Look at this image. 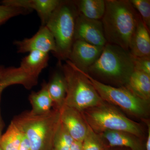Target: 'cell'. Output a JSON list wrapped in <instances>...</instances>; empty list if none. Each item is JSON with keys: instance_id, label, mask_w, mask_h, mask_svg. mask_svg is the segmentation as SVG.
<instances>
[{"instance_id": "obj_1", "label": "cell", "mask_w": 150, "mask_h": 150, "mask_svg": "<svg viewBox=\"0 0 150 150\" xmlns=\"http://www.w3.org/2000/svg\"><path fill=\"white\" fill-rule=\"evenodd\" d=\"M105 3V11L101 21L107 43L129 51L141 17L130 1L106 0Z\"/></svg>"}, {"instance_id": "obj_2", "label": "cell", "mask_w": 150, "mask_h": 150, "mask_svg": "<svg viewBox=\"0 0 150 150\" xmlns=\"http://www.w3.org/2000/svg\"><path fill=\"white\" fill-rule=\"evenodd\" d=\"M134 71V57L130 51L107 43L86 73L102 83L121 87L126 86Z\"/></svg>"}, {"instance_id": "obj_3", "label": "cell", "mask_w": 150, "mask_h": 150, "mask_svg": "<svg viewBox=\"0 0 150 150\" xmlns=\"http://www.w3.org/2000/svg\"><path fill=\"white\" fill-rule=\"evenodd\" d=\"M12 121L27 137L31 150H53L54 137L61 123L59 110L53 109L39 115L25 111Z\"/></svg>"}, {"instance_id": "obj_4", "label": "cell", "mask_w": 150, "mask_h": 150, "mask_svg": "<svg viewBox=\"0 0 150 150\" xmlns=\"http://www.w3.org/2000/svg\"><path fill=\"white\" fill-rule=\"evenodd\" d=\"M81 112L88 126L97 134L108 131H126L145 139L142 124L129 118L118 108L104 101Z\"/></svg>"}, {"instance_id": "obj_5", "label": "cell", "mask_w": 150, "mask_h": 150, "mask_svg": "<svg viewBox=\"0 0 150 150\" xmlns=\"http://www.w3.org/2000/svg\"><path fill=\"white\" fill-rule=\"evenodd\" d=\"M78 14L74 1H61L45 25L55 39L56 51L54 55L59 61L69 58L74 41Z\"/></svg>"}, {"instance_id": "obj_6", "label": "cell", "mask_w": 150, "mask_h": 150, "mask_svg": "<svg viewBox=\"0 0 150 150\" xmlns=\"http://www.w3.org/2000/svg\"><path fill=\"white\" fill-rule=\"evenodd\" d=\"M62 67L67 83L65 105L82 111L104 101L83 71L68 60Z\"/></svg>"}, {"instance_id": "obj_7", "label": "cell", "mask_w": 150, "mask_h": 150, "mask_svg": "<svg viewBox=\"0 0 150 150\" xmlns=\"http://www.w3.org/2000/svg\"><path fill=\"white\" fill-rule=\"evenodd\" d=\"M83 72L104 101L116 106L133 118L142 121L149 119L150 102L136 96L125 87H117L105 84Z\"/></svg>"}, {"instance_id": "obj_8", "label": "cell", "mask_w": 150, "mask_h": 150, "mask_svg": "<svg viewBox=\"0 0 150 150\" xmlns=\"http://www.w3.org/2000/svg\"><path fill=\"white\" fill-rule=\"evenodd\" d=\"M75 40H80L94 46H105L107 43L101 21L90 19L79 13L76 20Z\"/></svg>"}, {"instance_id": "obj_9", "label": "cell", "mask_w": 150, "mask_h": 150, "mask_svg": "<svg viewBox=\"0 0 150 150\" xmlns=\"http://www.w3.org/2000/svg\"><path fill=\"white\" fill-rule=\"evenodd\" d=\"M18 53H29L38 51L45 53L56 51V44L52 33L46 25H41L37 33L30 38L14 42Z\"/></svg>"}, {"instance_id": "obj_10", "label": "cell", "mask_w": 150, "mask_h": 150, "mask_svg": "<svg viewBox=\"0 0 150 150\" xmlns=\"http://www.w3.org/2000/svg\"><path fill=\"white\" fill-rule=\"evenodd\" d=\"M104 47L75 40L68 60L81 71L86 72L99 58Z\"/></svg>"}, {"instance_id": "obj_11", "label": "cell", "mask_w": 150, "mask_h": 150, "mask_svg": "<svg viewBox=\"0 0 150 150\" xmlns=\"http://www.w3.org/2000/svg\"><path fill=\"white\" fill-rule=\"evenodd\" d=\"M61 123L74 141L82 142L88 129V125L81 112L64 105L59 110Z\"/></svg>"}, {"instance_id": "obj_12", "label": "cell", "mask_w": 150, "mask_h": 150, "mask_svg": "<svg viewBox=\"0 0 150 150\" xmlns=\"http://www.w3.org/2000/svg\"><path fill=\"white\" fill-rule=\"evenodd\" d=\"M59 0H4L5 5L35 10L39 16L41 25H45L51 15L59 5Z\"/></svg>"}, {"instance_id": "obj_13", "label": "cell", "mask_w": 150, "mask_h": 150, "mask_svg": "<svg viewBox=\"0 0 150 150\" xmlns=\"http://www.w3.org/2000/svg\"><path fill=\"white\" fill-rule=\"evenodd\" d=\"M110 147H121L131 150H146L143 140L136 135L126 131H108L101 134Z\"/></svg>"}, {"instance_id": "obj_14", "label": "cell", "mask_w": 150, "mask_h": 150, "mask_svg": "<svg viewBox=\"0 0 150 150\" xmlns=\"http://www.w3.org/2000/svg\"><path fill=\"white\" fill-rule=\"evenodd\" d=\"M149 31L140 18L129 46V51L134 57L150 56Z\"/></svg>"}, {"instance_id": "obj_15", "label": "cell", "mask_w": 150, "mask_h": 150, "mask_svg": "<svg viewBox=\"0 0 150 150\" xmlns=\"http://www.w3.org/2000/svg\"><path fill=\"white\" fill-rule=\"evenodd\" d=\"M49 54L42 51H30L21 60L19 68L34 79L38 81L40 73L48 66Z\"/></svg>"}, {"instance_id": "obj_16", "label": "cell", "mask_w": 150, "mask_h": 150, "mask_svg": "<svg viewBox=\"0 0 150 150\" xmlns=\"http://www.w3.org/2000/svg\"><path fill=\"white\" fill-rule=\"evenodd\" d=\"M47 85L53 101V109L59 110L64 105L67 94V83L63 73H54Z\"/></svg>"}, {"instance_id": "obj_17", "label": "cell", "mask_w": 150, "mask_h": 150, "mask_svg": "<svg viewBox=\"0 0 150 150\" xmlns=\"http://www.w3.org/2000/svg\"><path fill=\"white\" fill-rule=\"evenodd\" d=\"M125 87L136 96L150 102V75L134 70Z\"/></svg>"}, {"instance_id": "obj_18", "label": "cell", "mask_w": 150, "mask_h": 150, "mask_svg": "<svg viewBox=\"0 0 150 150\" xmlns=\"http://www.w3.org/2000/svg\"><path fill=\"white\" fill-rule=\"evenodd\" d=\"M29 100L32 108L30 111L32 114L43 115L50 112L53 107V103L48 93L47 83H43L40 90L31 93Z\"/></svg>"}, {"instance_id": "obj_19", "label": "cell", "mask_w": 150, "mask_h": 150, "mask_svg": "<svg viewBox=\"0 0 150 150\" xmlns=\"http://www.w3.org/2000/svg\"><path fill=\"white\" fill-rule=\"evenodd\" d=\"M74 2L80 14L90 19H102L105 9L104 0H81Z\"/></svg>"}, {"instance_id": "obj_20", "label": "cell", "mask_w": 150, "mask_h": 150, "mask_svg": "<svg viewBox=\"0 0 150 150\" xmlns=\"http://www.w3.org/2000/svg\"><path fill=\"white\" fill-rule=\"evenodd\" d=\"M22 136V131L12 121L0 139V146L4 150H18Z\"/></svg>"}, {"instance_id": "obj_21", "label": "cell", "mask_w": 150, "mask_h": 150, "mask_svg": "<svg viewBox=\"0 0 150 150\" xmlns=\"http://www.w3.org/2000/svg\"><path fill=\"white\" fill-rule=\"evenodd\" d=\"M110 147L102 135L95 133L88 126V131L82 142V150H107Z\"/></svg>"}, {"instance_id": "obj_22", "label": "cell", "mask_w": 150, "mask_h": 150, "mask_svg": "<svg viewBox=\"0 0 150 150\" xmlns=\"http://www.w3.org/2000/svg\"><path fill=\"white\" fill-rule=\"evenodd\" d=\"M15 84H21L29 89L32 86V81L27 74L22 70H19L0 83V94L6 88Z\"/></svg>"}, {"instance_id": "obj_23", "label": "cell", "mask_w": 150, "mask_h": 150, "mask_svg": "<svg viewBox=\"0 0 150 150\" xmlns=\"http://www.w3.org/2000/svg\"><path fill=\"white\" fill-rule=\"evenodd\" d=\"M74 141L61 121L54 137L53 150H70Z\"/></svg>"}, {"instance_id": "obj_24", "label": "cell", "mask_w": 150, "mask_h": 150, "mask_svg": "<svg viewBox=\"0 0 150 150\" xmlns=\"http://www.w3.org/2000/svg\"><path fill=\"white\" fill-rule=\"evenodd\" d=\"M32 11L22 8L0 4V25L10 19L20 15H25Z\"/></svg>"}, {"instance_id": "obj_25", "label": "cell", "mask_w": 150, "mask_h": 150, "mask_svg": "<svg viewBox=\"0 0 150 150\" xmlns=\"http://www.w3.org/2000/svg\"><path fill=\"white\" fill-rule=\"evenodd\" d=\"M131 4L139 12L141 18L148 29L150 28V0H131Z\"/></svg>"}, {"instance_id": "obj_26", "label": "cell", "mask_w": 150, "mask_h": 150, "mask_svg": "<svg viewBox=\"0 0 150 150\" xmlns=\"http://www.w3.org/2000/svg\"><path fill=\"white\" fill-rule=\"evenodd\" d=\"M134 67L135 71L150 75V56L134 57Z\"/></svg>"}, {"instance_id": "obj_27", "label": "cell", "mask_w": 150, "mask_h": 150, "mask_svg": "<svg viewBox=\"0 0 150 150\" xmlns=\"http://www.w3.org/2000/svg\"><path fill=\"white\" fill-rule=\"evenodd\" d=\"M18 70V67H11L6 68L4 66H0V83L8 77Z\"/></svg>"}, {"instance_id": "obj_28", "label": "cell", "mask_w": 150, "mask_h": 150, "mask_svg": "<svg viewBox=\"0 0 150 150\" xmlns=\"http://www.w3.org/2000/svg\"><path fill=\"white\" fill-rule=\"evenodd\" d=\"M147 126V136L145 144V150H150V121L149 119H147L142 121Z\"/></svg>"}, {"instance_id": "obj_29", "label": "cell", "mask_w": 150, "mask_h": 150, "mask_svg": "<svg viewBox=\"0 0 150 150\" xmlns=\"http://www.w3.org/2000/svg\"><path fill=\"white\" fill-rule=\"evenodd\" d=\"M18 150H31L29 141L23 133Z\"/></svg>"}, {"instance_id": "obj_30", "label": "cell", "mask_w": 150, "mask_h": 150, "mask_svg": "<svg viewBox=\"0 0 150 150\" xmlns=\"http://www.w3.org/2000/svg\"><path fill=\"white\" fill-rule=\"evenodd\" d=\"M82 142L74 141L70 150H82Z\"/></svg>"}, {"instance_id": "obj_31", "label": "cell", "mask_w": 150, "mask_h": 150, "mask_svg": "<svg viewBox=\"0 0 150 150\" xmlns=\"http://www.w3.org/2000/svg\"><path fill=\"white\" fill-rule=\"evenodd\" d=\"M1 94H0V139H1L2 135L3 129H4L5 126L4 123V121H3L1 113Z\"/></svg>"}, {"instance_id": "obj_32", "label": "cell", "mask_w": 150, "mask_h": 150, "mask_svg": "<svg viewBox=\"0 0 150 150\" xmlns=\"http://www.w3.org/2000/svg\"><path fill=\"white\" fill-rule=\"evenodd\" d=\"M107 150H131L128 148L121 147H110Z\"/></svg>"}, {"instance_id": "obj_33", "label": "cell", "mask_w": 150, "mask_h": 150, "mask_svg": "<svg viewBox=\"0 0 150 150\" xmlns=\"http://www.w3.org/2000/svg\"><path fill=\"white\" fill-rule=\"evenodd\" d=\"M0 150H4L2 149V148L1 147V146H0Z\"/></svg>"}]
</instances>
